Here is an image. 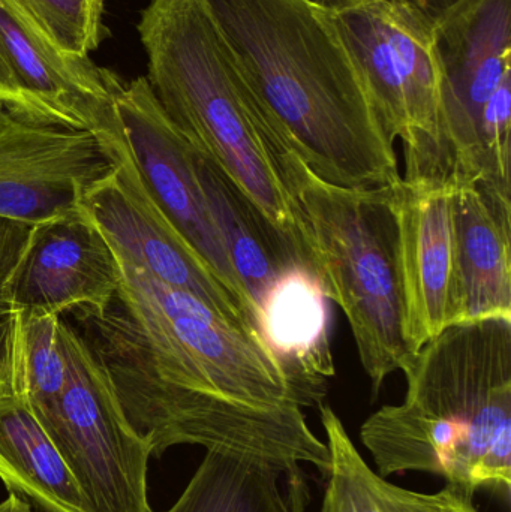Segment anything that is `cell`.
Here are the masks:
<instances>
[{
	"mask_svg": "<svg viewBox=\"0 0 511 512\" xmlns=\"http://www.w3.org/2000/svg\"><path fill=\"white\" fill-rule=\"evenodd\" d=\"M261 340L281 364L303 408L320 406L335 376L327 295L314 274L293 268L258 310Z\"/></svg>",
	"mask_w": 511,
	"mask_h": 512,
	"instance_id": "16",
	"label": "cell"
},
{
	"mask_svg": "<svg viewBox=\"0 0 511 512\" xmlns=\"http://www.w3.org/2000/svg\"><path fill=\"white\" fill-rule=\"evenodd\" d=\"M33 225L0 219V316L8 309V291Z\"/></svg>",
	"mask_w": 511,
	"mask_h": 512,
	"instance_id": "24",
	"label": "cell"
},
{
	"mask_svg": "<svg viewBox=\"0 0 511 512\" xmlns=\"http://www.w3.org/2000/svg\"><path fill=\"white\" fill-rule=\"evenodd\" d=\"M60 324L62 315L23 310L24 387L38 418L53 408L65 387L68 363Z\"/></svg>",
	"mask_w": 511,
	"mask_h": 512,
	"instance_id": "21",
	"label": "cell"
},
{
	"mask_svg": "<svg viewBox=\"0 0 511 512\" xmlns=\"http://www.w3.org/2000/svg\"><path fill=\"white\" fill-rule=\"evenodd\" d=\"M60 333L68 363L65 387L38 420L68 465L84 512H153L149 444L129 423L107 370L63 315Z\"/></svg>",
	"mask_w": 511,
	"mask_h": 512,
	"instance_id": "7",
	"label": "cell"
},
{
	"mask_svg": "<svg viewBox=\"0 0 511 512\" xmlns=\"http://www.w3.org/2000/svg\"><path fill=\"white\" fill-rule=\"evenodd\" d=\"M410 2L425 9L429 15H432V17L438 20V18L443 17L453 5H456L459 0H410Z\"/></svg>",
	"mask_w": 511,
	"mask_h": 512,
	"instance_id": "25",
	"label": "cell"
},
{
	"mask_svg": "<svg viewBox=\"0 0 511 512\" xmlns=\"http://www.w3.org/2000/svg\"><path fill=\"white\" fill-rule=\"evenodd\" d=\"M194 150L198 180L210 215L258 316L273 286L287 271L297 267L276 245L251 204L230 179L200 150L195 147Z\"/></svg>",
	"mask_w": 511,
	"mask_h": 512,
	"instance_id": "19",
	"label": "cell"
},
{
	"mask_svg": "<svg viewBox=\"0 0 511 512\" xmlns=\"http://www.w3.org/2000/svg\"><path fill=\"white\" fill-rule=\"evenodd\" d=\"M116 254L80 209L33 225L12 277L8 307L66 315L105 313L119 291Z\"/></svg>",
	"mask_w": 511,
	"mask_h": 512,
	"instance_id": "13",
	"label": "cell"
},
{
	"mask_svg": "<svg viewBox=\"0 0 511 512\" xmlns=\"http://www.w3.org/2000/svg\"><path fill=\"white\" fill-rule=\"evenodd\" d=\"M311 2L324 6V8H333V6L344 5V3L354 2V0H311Z\"/></svg>",
	"mask_w": 511,
	"mask_h": 512,
	"instance_id": "27",
	"label": "cell"
},
{
	"mask_svg": "<svg viewBox=\"0 0 511 512\" xmlns=\"http://www.w3.org/2000/svg\"><path fill=\"white\" fill-rule=\"evenodd\" d=\"M437 29L453 186L479 182L483 108L511 71V0H459Z\"/></svg>",
	"mask_w": 511,
	"mask_h": 512,
	"instance_id": "12",
	"label": "cell"
},
{
	"mask_svg": "<svg viewBox=\"0 0 511 512\" xmlns=\"http://www.w3.org/2000/svg\"><path fill=\"white\" fill-rule=\"evenodd\" d=\"M467 321L511 318V201L474 182L453 188Z\"/></svg>",
	"mask_w": 511,
	"mask_h": 512,
	"instance_id": "17",
	"label": "cell"
},
{
	"mask_svg": "<svg viewBox=\"0 0 511 512\" xmlns=\"http://www.w3.org/2000/svg\"><path fill=\"white\" fill-rule=\"evenodd\" d=\"M119 75L60 50L18 0H0V107L24 119L99 132L116 119Z\"/></svg>",
	"mask_w": 511,
	"mask_h": 512,
	"instance_id": "10",
	"label": "cell"
},
{
	"mask_svg": "<svg viewBox=\"0 0 511 512\" xmlns=\"http://www.w3.org/2000/svg\"><path fill=\"white\" fill-rule=\"evenodd\" d=\"M113 104L129 152L153 200L260 330L251 298L234 271L207 207L194 146L171 122L146 77L129 83L120 80Z\"/></svg>",
	"mask_w": 511,
	"mask_h": 512,
	"instance_id": "9",
	"label": "cell"
},
{
	"mask_svg": "<svg viewBox=\"0 0 511 512\" xmlns=\"http://www.w3.org/2000/svg\"><path fill=\"white\" fill-rule=\"evenodd\" d=\"M137 32L147 83L171 122L236 186L294 267L324 288L314 237L276 158L275 123L206 2L147 0Z\"/></svg>",
	"mask_w": 511,
	"mask_h": 512,
	"instance_id": "3",
	"label": "cell"
},
{
	"mask_svg": "<svg viewBox=\"0 0 511 512\" xmlns=\"http://www.w3.org/2000/svg\"><path fill=\"white\" fill-rule=\"evenodd\" d=\"M282 477L263 460L209 450L176 504L164 512H291L279 486Z\"/></svg>",
	"mask_w": 511,
	"mask_h": 512,
	"instance_id": "20",
	"label": "cell"
},
{
	"mask_svg": "<svg viewBox=\"0 0 511 512\" xmlns=\"http://www.w3.org/2000/svg\"><path fill=\"white\" fill-rule=\"evenodd\" d=\"M0 480L41 512H84L68 465L27 400L17 307L3 313L0 336Z\"/></svg>",
	"mask_w": 511,
	"mask_h": 512,
	"instance_id": "15",
	"label": "cell"
},
{
	"mask_svg": "<svg viewBox=\"0 0 511 512\" xmlns=\"http://www.w3.org/2000/svg\"><path fill=\"white\" fill-rule=\"evenodd\" d=\"M329 11L362 69L384 132L404 144L402 179L453 186L437 18L410 0H354Z\"/></svg>",
	"mask_w": 511,
	"mask_h": 512,
	"instance_id": "6",
	"label": "cell"
},
{
	"mask_svg": "<svg viewBox=\"0 0 511 512\" xmlns=\"http://www.w3.org/2000/svg\"><path fill=\"white\" fill-rule=\"evenodd\" d=\"M282 176L314 237L327 298L347 315L360 363L380 393L413 355L407 337L398 183L345 188L318 177L276 131Z\"/></svg>",
	"mask_w": 511,
	"mask_h": 512,
	"instance_id": "5",
	"label": "cell"
},
{
	"mask_svg": "<svg viewBox=\"0 0 511 512\" xmlns=\"http://www.w3.org/2000/svg\"><path fill=\"white\" fill-rule=\"evenodd\" d=\"M330 468L321 512H480L476 493L446 484L437 493L402 489L368 466L332 406H320Z\"/></svg>",
	"mask_w": 511,
	"mask_h": 512,
	"instance_id": "18",
	"label": "cell"
},
{
	"mask_svg": "<svg viewBox=\"0 0 511 512\" xmlns=\"http://www.w3.org/2000/svg\"><path fill=\"white\" fill-rule=\"evenodd\" d=\"M42 32L69 56L87 59L110 30L104 24L105 0H18Z\"/></svg>",
	"mask_w": 511,
	"mask_h": 512,
	"instance_id": "22",
	"label": "cell"
},
{
	"mask_svg": "<svg viewBox=\"0 0 511 512\" xmlns=\"http://www.w3.org/2000/svg\"><path fill=\"white\" fill-rule=\"evenodd\" d=\"M2 316H0V336H2Z\"/></svg>",
	"mask_w": 511,
	"mask_h": 512,
	"instance_id": "28",
	"label": "cell"
},
{
	"mask_svg": "<svg viewBox=\"0 0 511 512\" xmlns=\"http://www.w3.org/2000/svg\"><path fill=\"white\" fill-rule=\"evenodd\" d=\"M0 512H33V507L23 496L9 493L8 498L0 502Z\"/></svg>",
	"mask_w": 511,
	"mask_h": 512,
	"instance_id": "26",
	"label": "cell"
},
{
	"mask_svg": "<svg viewBox=\"0 0 511 512\" xmlns=\"http://www.w3.org/2000/svg\"><path fill=\"white\" fill-rule=\"evenodd\" d=\"M114 254V303L101 315H71L152 457L176 445L254 457L278 468L294 496L308 489L305 463L326 477L329 448L308 426L270 349L194 295Z\"/></svg>",
	"mask_w": 511,
	"mask_h": 512,
	"instance_id": "1",
	"label": "cell"
},
{
	"mask_svg": "<svg viewBox=\"0 0 511 512\" xmlns=\"http://www.w3.org/2000/svg\"><path fill=\"white\" fill-rule=\"evenodd\" d=\"M511 71L492 93L480 122V183L510 192Z\"/></svg>",
	"mask_w": 511,
	"mask_h": 512,
	"instance_id": "23",
	"label": "cell"
},
{
	"mask_svg": "<svg viewBox=\"0 0 511 512\" xmlns=\"http://www.w3.org/2000/svg\"><path fill=\"white\" fill-rule=\"evenodd\" d=\"M114 167L92 132L33 122L0 107V219L38 225L75 212Z\"/></svg>",
	"mask_w": 511,
	"mask_h": 512,
	"instance_id": "11",
	"label": "cell"
},
{
	"mask_svg": "<svg viewBox=\"0 0 511 512\" xmlns=\"http://www.w3.org/2000/svg\"><path fill=\"white\" fill-rule=\"evenodd\" d=\"M407 337L416 354L467 318L456 242L453 186L398 183Z\"/></svg>",
	"mask_w": 511,
	"mask_h": 512,
	"instance_id": "14",
	"label": "cell"
},
{
	"mask_svg": "<svg viewBox=\"0 0 511 512\" xmlns=\"http://www.w3.org/2000/svg\"><path fill=\"white\" fill-rule=\"evenodd\" d=\"M96 137L110 150L116 167L81 198L80 207L114 252L134 261L159 282L194 295L234 327L261 340L251 316L218 282L153 200L138 173L117 116Z\"/></svg>",
	"mask_w": 511,
	"mask_h": 512,
	"instance_id": "8",
	"label": "cell"
},
{
	"mask_svg": "<svg viewBox=\"0 0 511 512\" xmlns=\"http://www.w3.org/2000/svg\"><path fill=\"white\" fill-rule=\"evenodd\" d=\"M282 137L321 179L401 182L395 143L329 8L311 0H204Z\"/></svg>",
	"mask_w": 511,
	"mask_h": 512,
	"instance_id": "2",
	"label": "cell"
},
{
	"mask_svg": "<svg viewBox=\"0 0 511 512\" xmlns=\"http://www.w3.org/2000/svg\"><path fill=\"white\" fill-rule=\"evenodd\" d=\"M33 512H38V511L33 510Z\"/></svg>",
	"mask_w": 511,
	"mask_h": 512,
	"instance_id": "29",
	"label": "cell"
},
{
	"mask_svg": "<svg viewBox=\"0 0 511 512\" xmlns=\"http://www.w3.org/2000/svg\"><path fill=\"white\" fill-rule=\"evenodd\" d=\"M402 372L404 402L378 409L360 429L378 474L425 472L510 499L511 318L452 325Z\"/></svg>",
	"mask_w": 511,
	"mask_h": 512,
	"instance_id": "4",
	"label": "cell"
}]
</instances>
